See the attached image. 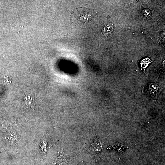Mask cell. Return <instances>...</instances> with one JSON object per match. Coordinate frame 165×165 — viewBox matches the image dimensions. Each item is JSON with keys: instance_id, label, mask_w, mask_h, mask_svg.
I'll use <instances>...</instances> for the list:
<instances>
[{"instance_id": "obj_1", "label": "cell", "mask_w": 165, "mask_h": 165, "mask_svg": "<svg viewBox=\"0 0 165 165\" xmlns=\"http://www.w3.org/2000/svg\"><path fill=\"white\" fill-rule=\"evenodd\" d=\"M93 17L92 12L90 9L83 7L75 9L71 14L72 23L76 26L83 29L90 23Z\"/></svg>"}, {"instance_id": "obj_2", "label": "cell", "mask_w": 165, "mask_h": 165, "mask_svg": "<svg viewBox=\"0 0 165 165\" xmlns=\"http://www.w3.org/2000/svg\"><path fill=\"white\" fill-rule=\"evenodd\" d=\"M7 144L10 146L14 145L17 141V136L14 133L10 132L6 134L5 136Z\"/></svg>"}, {"instance_id": "obj_3", "label": "cell", "mask_w": 165, "mask_h": 165, "mask_svg": "<svg viewBox=\"0 0 165 165\" xmlns=\"http://www.w3.org/2000/svg\"><path fill=\"white\" fill-rule=\"evenodd\" d=\"M47 144L46 140L44 138L42 139L39 145L40 152L42 156L45 158L47 150Z\"/></svg>"}, {"instance_id": "obj_4", "label": "cell", "mask_w": 165, "mask_h": 165, "mask_svg": "<svg viewBox=\"0 0 165 165\" xmlns=\"http://www.w3.org/2000/svg\"><path fill=\"white\" fill-rule=\"evenodd\" d=\"M35 102L31 95H27L25 97L24 103L28 108H31L34 105Z\"/></svg>"}, {"instance_id": "obj_5", "label": "cell", "mask_w": 165, "mask_h": 165, "mask_svg": "<svg viewBox=\"0 0 165 165\" xmlns=\"http://www.w3.org/2000/svg\"><path fill=\"white\" fill-rule=\"evenodd\" d=\"M114 28V27L113 25H106L103 28V33L105 35H110L113 32Z\"/></svg>"}, {"instance_id": "obj_6", "label": "cell", "mask_w": 165, "mask_h": 165, "mask_svg": "<svg viewBox=\"0 0 165 165\" xmlns=\"http://www.w3.org/2000/svg\"><path fill=\"white\" fill-rule=\"evenodd\" d=\"M152 62V60L149 58H146L144 59L141 62L140 64L142 70L144 72L145 68L148 66V64Z\"/></svg>"}, {"instance_id": "obj_7", "label": "cell", "mask_w": 165, "mask_h": 165, "mask_svg": "<svg viewBox=\"0 0 165 165\" xmlns=\"http://www.w3.org/2000/svg\"><path fill=\"white\" fill-rule=\"evenodd\" d=\"M143 15L146 18H149L151 17L152 13L150 10L148 9H145L143 11Z\"/></svg>"}, {"instance_id": "obj_8", "label": "cell", "mask_w": 165, "mask_h": 165, "mask_svg": "<svg viewBox=\"0 0 165 165\" xmlns=\"http://www.w3.org/2000/svg\"><path fill=\"white\" fill-rule=\"evenodd\" d=\"M2 151H1L0 152V153H1V152H2Z\"/></svg>"}]
</instances>
